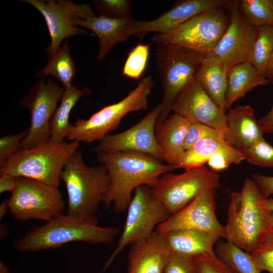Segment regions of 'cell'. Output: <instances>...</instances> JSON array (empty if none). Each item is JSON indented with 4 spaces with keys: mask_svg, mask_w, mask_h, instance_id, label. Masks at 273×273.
Returning <instances> with one entry per match:
<instances>
[{
    "mask_svg": "<svg viewBox=\"0 0 273 273\" xmlns=\"http://www.w3.org/2000/svg\"><path fill=\"white\" fill-rule=\"evenodd\" d=\"M48 59V64L39 70L36 76L41 77L53 76L62 83L65 88L71 86L75 75L76 66L70 54L68 39L65 40L63 46Z\"/></svg>",
    "mask_w": 273,
    "mask_h": 273,
    "instance_id": "83f0119b",
    "label": "cell"
},
{
    "mask_svg": "<svg viewBox=\"0 0 273 273\" xmlns=\"http://www.w3.org/2000/svg\"><path fill=\"white\" fill-rule=\"evenodd\" d=\"M91 93V90L87 87L79 89L73 85L65 88L60 99V104L51 119L50 141L61 143L66 139L72 126L69 120L72 108L81 98L88 96Z\"/></svg>",
    "mask_w": 273,
    "mask_h": 273,
    "instance_id": "484cf974",
    "label": "cell"
},
{
    "mask_svg": "<svg viewBox=\"0 0 273 273\" xmlns=\"http://www.w3.org/2000/svg\"><path fill=\"white\" fill-rule=\"evenodd\" d=\"M163 235L171 253L192 258L215 254L214 246L220 239L206 232L189 229L178 230Z\"/></svg>",
    "mask_w": 273,
    "mask_h": 273,
    "instance_id": "603a6c76",
    "label": "cell"
},
{
    "mask_svg": "<svg viewBox=\"0 0 273 273\" xmlns=\"http://www.w3.org/2000/svg\"><path fill=\"white\" fill-rule=\"evenodd\" d=\"M96 156L106 167L110 179L103 203L106 208L112 204L118 213L127 210L137 188L143 185L151 188L162 175L175 169L174 165L164 164L156 157L135 152H111Z\"/></svg>",
    "mask_w": 273,
    "mask_h": 273,
    "instance_id": "6da1fadb",
    "label": "cell"
},
{
    "mask_svg": "<svg viewBox=\"0 0 273 273\" xmlns=\"http://www.w3.org/2000/svg\"><path fill=\"white\" fill-rule=\"evenodd\" d=\"M153 85L151 76L143 77L138 85L120 101L104 107L87 119H77L72 124L66 139L86 143L100 142L118 127L126 115L148 109V98Z\"/></svg>",
    "mask_w": 273,
    "mask_h": 273,
    "instance_id": "52a82bcc",
    "label": "cell"
},
{
    "mask_svg": "<svg viewBox=\"0 0 273 273\" xmlns=\"http://www.w3.org/2000/svg\"><path fill=\"white\" fill-rule=\"evenodd\" d=\"M115 227L99 226L67 214H61L34 228L18 239L14 248L22 252H35L59 248L72 242L93 244L112 243L118 233Z\"/></svg>",
    "mask_w": 273,
    "mask_h": 273,
    "instance_id": "277c9868",
    "label": "cell"
},
{
    "mask_svg": "<svg viewBox=\"0 0 273 273\" xmlns=\"http://www.w3.org/2000/svg\"><path fill=\"white\" fill-rule=\"evenodd\" d=\"M190 122L173 114L156 129V138L161 158L167 164L175 165L184 152L185 141Z\"/></svg>",
    "mask_w": 273,
    "mask_h": 273,
    "instance_id": "7402d4cb",
    "label": "cell"
},
{
    "mask_svg": "<svg viewBox=\"0 0 273 273\" xmlns=\"http://www.w3.org/2000/svg\"><path fill=\"white\" fill-rule=\"evenodd\" d=\"M267 204L269 210L270 211H273V199L268 198Z\"/></svg>",
    "mask_w": 273,
    "mask_h": 273,
    "instance_id": "7dc6e473",
    "label": "cell"
},
{
    "mask_svg": "<svg viewBox=\"0 0 273 273\" xmlns=\"http://www.w3.org/2000/svg\"><path fill=\"white\" fill-rule=\"evenodd\" d=\"M170 254L164 235L155 231L149 238L131 245L127 273H162Z\"/></svg>",
    "mask_w": 273,
    "mask_h": 273,
    "instance_id": "d6986e66",
    "label": "cell"
},
{
    "mask_svg": "<svg viewBox=\"0 0 273 273\" xmlns=\"http://www.w3.org/2000/svg\"><path fill=\"white\" fill-rule=\"evenodd\" d=\"M230 23L229 13L217 10L199 14L176 28L152 37L154 43L183 47L205 56L211 53Z\"/></svg>",
    "mask_w": 273,
    "mask_h": 273,
    "instance_id": "9c48e42d",
    "label": "cell"
},
{
    "mask_svg": "<svg viewBox=\"0 0 273 273\" xmlns=\"http://www.w3.org/2000/svg\"><path fill=\"white\" fill-rule=\"evenodd\" d=\"M261 193L266 198L273 195V176H266L258 173L252 175Z\"/></svg>",
    "mask_w": 273,
    "mask_h": 273,
    "instance_id": "60d3db41",
    "label": "cell"
},
{
    "mask_svg": "<svg viewBox=\"0 0 273 273\" xmlns=\"http://www.w3.org/2000/svg\"><path fill=\"white\" fill-rule=\"evenodd\" d=\"M150 43H139L128 53L122 74L127 78L139 80L149 59Z\"/></svg>",
    "mask_w": 273,
    "mask_h": 273,
    "instance_id": "1f68e13d",
    "label": "cell"
},
{
    "mask_svg": "<svg viewBox=\"0 0 273 273\" xmlns=\"http://www.w3.org/2000/svg\"><path fill=\"white\" fill-rule=\"evenodd\" d=\"M215 255L234 273H261L250 253L226 241L217 245Z\"/></svg>",
    "mask_w": 273,
    "mask_h": 273,
    "instance_id": "f1b7e54d",
    "label": "cell"
},
{
    "mask_svg": "<svg viewBox=\"0 0 273 273\" xmlns=\"http://www.w3.org/2000/svg\"><path fill=\"white\" fill-rule=\"evenodd\" d=\"M271 228L273 230V211H271Z\"/></svg>",
    "mask_w": 273,
    "mask_h": 273,
    "instance_id": "681fc988",
    "label": "cell"
},
{
    "mask_svg": "<svg viewBox=\"0 0 273 273\" xmlns=\"http://www.w3.org/2000/svg\"><path fill=\"white\" fill-rule=\"evenodd\" d=\"M127 210L123 230L116 247L100 273L126 246L149 238L155 231V228L170 216L152 189L146 185L135 190Z\"/></svg>",
    "mask_w": 273,
    "mask_h": 273,
    "instance_id": "ba28073f",
    "label": "cell"
},
{
    "mask_svg": "<svg viewBox=\"0 0 273 273\" xmlns=\"http://www.w3.org/2000/svg\"><path fill=\"white\" fill-rule=\"evenodd\" d=\"M215 189L204 191L184 208L159 224L156 231L163 235L178 230L206 232L224 238V226L216 215Z\"/></svg>",
    "mask_w": 273,
    "mask_h": 273,
    "instance_id": "5bb4252c",
    "label": "cell"
},
{
    "mask_svg": "<svg viewBox=\"0 0 273 273\" xmlns=\"http://www.w3.org/2000/svg\"><path fill=\"white\" fill-rule=\"evenodd\" d=\"M227 82L226 110L229 109L246 94L257 86L267 84L269 80L260 74L249 62L246 61L229 69Z\"/></svg>",
    "mask_w": 273,
    "mask_h": 273,
    "instance_id": "d4e9b609",
    "label": "cell"
},
{
    "mask_svg": "<svg viewBox=\"0 0 273 273\" xmlns=\"http://www.w3.org/2000/svg\"><path fill=\"white\" fill-rule=\"evenodd\" d=\"M245 160L242 152L229 145L224 149L212 155L207 164L213 171H220L226 169L232 164L238 165Z\"/></svg>",
    "mask_w": 273,
    "mask_h": 273,
    "instance_id": "d590c367",
    "label": "cell"
},
{
    "mask_svg": "<svg viewBox=\"0 0 273 273\" xmlns=\"http://www.w3.org/2000/svg\"><path fill=\"white\" fill-rule=\"evenodd\" d=\"M263 76L273 82V52L266 65Z\"/></svg>",
    "mask_w": 273,
    "mask_h": 273,
    "instance_id": "ee69618b",
    "label": "cell"
},
{
    "mask_svg": "<svg viewBox=\"0 0 273 273\" xmlns=\"http://www.w3.org/2000/svg\"><path fill=\"white\" fill-rule=\"evenodd\" d=\"M273 1V0H272Z\"/></svg>",
    "mask_w": 273,
    "mask_h": 273,
    "instance_id": "f907efd6",
    "label": "cell"
},
{
    "mask_svg": "<svg viewBox=\"0 0 273 273\" xmlns=\"http://www.w3.org/2000/svg\"><path fill=\"white\" fill-rule=\"evenodd\" d=\"M233 0H181L168 11L151 21L134 20L131 36L142 39L148 33L169 32L199 14L217 10H227Z\"/></svg>",
    "mask_w": 273,
    "mask_h": 273,
    "instance_id": "e0dca14e",
    "label": "cell"
},
{
    "mask_svg": "<svg viewBox=\"0 0 273 273\" xmlns=\"http://www.w3.org/2000/svg\"><path fill=\"white\" fill-rule=\"evenodd\" d=\"M256 183L246 178L241 190L233 192L224 226L226 241L250 253L272 230L267 200Z\"/></svg>",
    "mask_w": 273,
    "mask_h": 273,
    "instance_id": "7a4b0ae2",
    "label": "cell"
},
{
    "mask_svg": "<svg viewBox=\"0 0 273 273\" xmlns=\"http://www.w3.org/2000/svg\"><path fill=\"white\" fill-rule=\"evenodd\" d=\"M7 202L12 216L21 221H48L63 214L65 209L58 188L23 177H19Z\"/></svg>",
    "mask_w": 273,
    "mask_h": 273,
    "instance_id": "30bf717a",
    "label": "cell"
},
{
    "mask_svg": "<svg viewBox=\"0 0 273 273\" xmlns=\"http://www.w3.org/2000/svg\"><path fill=\"white\" fill-rule=\"evenodd\" d=\"M239 10L245 20L258 28L264 25L273 26L272 0L239 1Z\"/></svg>",
    "mask_w": 273,
    "mask_h": 273,
    "instance_id": "4dcf8cb0",
    "label": "cell"
},
{
    "mask_svg": "<svg viewBox=\"0 0 273 273\" xmlns=\"http://www.w3.org/2000/svg\"><path fill=\"white\" fill-rule=\"evenodd\" d=\"M155 44L156 64L163 92L156 129L167 119L178 97L196 78L205 55L183 47Z\"/></svg>",
    "mask_w": 273,
    "mask_h": 273,
    "instance_id": "8992f818",
    "label": "cell"
},
{
    "mask_svg": "<svg viewBox=\"0 0 273 273\" xmlns=\"http://www.w3.org/2000/svg\"><path fill=\"white\" fill-rule=\"evenodd\" d=\"M95 7L100 16L123 19L131 17V2L128 0H96Z\"/></svg>",
    "mask_w": 273,
    "mask_h": 273,
    "instance_id": "e575fe53",
    "label": "cell"
},
{
    "mask_svg": "<svg viewBox=\"0 0 273 273\" xmlns=\"http://www.w3.org/2000/svg\"><path fill=\"white\" fill-rule=\"evenodd\" d=\"M259 121L264 133H273V105L269 112Z\"/></svg>",
    "mask_w": 273,
    "mask_h": 273,
    "instance_id": "7bdbcfd3",
    "label": "cell"
},
{
    "mask_svg": "<svg viewBox=\"0 0 273 273\" xmlns=\"http://www.w3.org/2000/svg\"><path fill=\"white\" fill-rule=\"evenodd\" d=\"M219 179V175L205 165L181 174L165 173L151 188L171 215L204 191L218 188Z\"/></svg>",
    "mask_w": 273,
    "mask_h": 273,
    "instance_id": "8fae6325",
    "label": "cell"
},
{
    "mask_svg": "<svg viewBox=\"0 0 273 273\" xmlns=\"http://www.w3.org/2000/svg\"><path fill=\"white\" fill-rule=\"evenodd\" d=\"M161 111L157 105L139 122L127 130L107 134L92 151L97 154L131 151L150 155L161 160L156 138V126Z\"/></svg>",
    "mask_w": 273,
    "mask_h": 273,
    "instance_id": "9a60e30c",
    "label": "cell"
},
{
    "mask_svg": "<svg viewBox=\"0 0 273 273\" xmlns=\"http://www.w3.org/2000/svg\"><path fill=\"white\" fill-rule=\"evenodd\" d=\"M200 273H234L215 254L196 258Z\"/></svg>",
    "mask_w": 273,
    "mask_h": 273,
    "instance_id": "ab89813d",
    "label": "cell"
},
{
    "mask_svg": "<svg viewBox=\"0 0 273 273\" xmlns=\"http://www.w3.org/2000/svg\"><path fill=\"white\" fill-rule=\"evenodd\" d=\"M22 2L37 9L46 22L51 37L50 44L46 49L48 58L58 51L63 39L87 33L73 24V18L84 20L96 16L91 6L87 4L77 5L68 0H24Z\"/></svg>",
    "mask_w": 273,
    "mask_h": 273,
    "instance_id": "4fadbf2b",
    "label": "cell"
},
{
    "mask_svg": "<svg viewBox=\"0 0 273 273\" xmlns=\"http://www.w3.org/2000/svg\"><path fill=\"white\" fill-rule=\"evenodd\" d=\"M0 273H11L7 265L2 261L0 262Z\"/></svg>",
    "mask_w": 273,
    "mask_h": 273,
    "instance_id": "bcb514c9",
    "label": "cell"
},
{
    "mask_svg": "<svg viewBox=\"0 0 273 273\" xmlns=\"http://www.w3.org/2000/svg\"><path fill=\"white\" fill-rule=\"evenodd\" d=\"M68 196L67 215L78 220L98 223L96 213L110 188V179L103 165L88 166L80 150L68 159L61 173Z\"/></svg>",
    "mask_w": 273,
    "mask_h": 273,
    "instance_id": "3957f363",
    "label": "cell"
},
{
    "mask_svg": "<svg viewBox=\"0 0 273 273\" xmlns=\"http://www.w3.org/2000/svg\"><path fill=\"white\" fill-rule=\"evenodd\" d=\"M226 126L225 141L241 152L264 138L259 121L250 105H238L231 109L226 114Z\"/></svg>",
    "mask_w": 273,
    "mask_h": 273,
    "instance_id": "ffe728a7",
    "label": "cell"
},
{
    "mask_svg": "<svg viewBox=\"0 0 273 273\" xmlns=\"http://www.w3.org/2000/svg\"><path fill=\"white\" fill-rule=\"evenodd\" d=\"M9 211L7 201H3L0 204V219H2Z\"/></svg>",
    "mask_w": 273,
    "mask_h": 273,
    "instance_id": "f6af8a7d",
    "label": "cell"
},
{
    "mask_svg": "<svg viewBox=\"0 0 273 273\" xmlns=\"http://www.w3.org/2000/svg\"><path fill=\"white\" fill-rule=\"evenodd\" d=\"M134 20L132 17L114 19L96 16L84 20L74 17L72 22L75 26L88 29L97 35L99 41L97 59L100 60L114 45L125 41L131 36L130 29Z\"/></svg>",
    "mask_w": 273,
    "mask_h": 273,
    "instance_id": "44dd1931",
    "label": "cell"
},
{
    "mask_svg": "<svg viewBox=\"0 0 273 273\" xmlns=\"http://www.w3.org/2000/svg\"><path fill=\"white\" fill-rule=\"evenodd\" d=\"M249 163L261 167H273V147L264 138L242 152Z\"/></svg>",
    "mask_w": 273,
    "mask_h": 273,
    "instance_id": "d6a6232c",
    "label": "cell"
},
{
    "mask_svg": "<svg viewBox=\"0 0 273 273\" xmlns=\"http://www.w3.org/2000/svg\"><path fill=\"white\" fill-rule=\"evenodd\" d=\"M225 133L218 129L199 122H190L185 141V151L196 142L205 139L224 140Z\"/></svg>",
    "mask_w": 273,
    "mask_h": 273,
    "instance_id": "8d00e7d4",
    "label": "cell"
},
{
    "mask_svg": "<svg viewBox=\"0 0 273 273\" xmlns=\"http://www.w3.org/2000/svg\"><path fill=\"white\" fill-rule=\"evenodd\" d=\"M28 129L18 133L3 136L0 139V167L11 157L22 149L21 142L27 135Z\"/></svg>",
    "mask_w": 273,
    "mask_h": 273,
    "instance_id": "f35d334b",
    "label": "cell"
},
{
    "mask_svg": "<svg viewBox=\"0 0 273 273\" xmlns=\"http://www.w3.org/2000/svg\"><path fill=\"white\" fill-rule=\"evenodd\" d=\"M162 273H200L196 258L171 253Z\"/></svg>",
    "mask_w": 273,
    "mask_h": 273,
    "instance_id": "74e56055",
    "label": "cell"
},
{
    "mask_svg": "<svg viewBox=\"0 0 273 273\" xmlns=\"http://www.w3.org/2000/svg\"><path fill=\"white\" fill-rule=\"evenodd\" d=\"M172 111L190 122L205 124L225 134L228 132L226 114L213 101L196 78L178 97Z\"/></svg>",
    "mask_w": 273,
    "mask_h": 273,
    "instance_id": "ac0fdd59",
    "label": "cell"
},
{
    "mask_svg": "<svg viewBox=\"0 0 273 273\" xmlns=\"http://www.w3.org/2000/svg\"><path fill=\"white\" fill-rule=\"evenodd\" d=\"M42 77L21 102V106L28 109L30 117L28 134L21 143L22 149L50 140L51 119L65 89L52 80Z\"/></svg>",
    "mask_w": 273,
    "mask_h": 273,
    "instance_id": "7c38bea8",
    "label": "cell"
},
{
    "mask_svg": "<svg viewBox=\"0 0 273 273\" xmlns=\"http://www.w3.org/2000/svg\"><path fill=\"white\" fill-rule=\"evenodd\" d=\"M79 147V142L50 140L22 149L0 167L1 174L33 179L59 188L63 169Z\"/></svg>",
    "mask_w": 273,
    "mask_h": 273,
    "instance_id": "5b68a950",
    "label": "cell"
},
{
    "mask_svg": "<svg viewBox=\"0 0 273 273\" xmlns=\"http://www.w3.org/2000/svg\"><path fill=\"white\" fill-rule=\"evenodd\" d=\"M19 177L7 174H1L0 193L14 190L18 183Z\"/></svg>",
    "mask_w": 273,
    "mask_h": 273,
    "instance_id": "b9f144b4",
    "label": "cell"
},
{
    "mask_svg": "<svg viewBox=\"0 0 273 273\" xmlns=\"http://www.w3.org/2000/svg\"><path fill=\"white\" fill-rule=\"evenodd\" d=\"M239 1H234L227 11L229 26L210 53L226 69L247 61L257 34V28L250 24L241 14Z\"/></svg>",
    "mask_w": 273,
    "mask_h": 273,
    "instance_id": "2e32d148",
    "label": "cell"
},
{
    "mask_svg": "<svg viewBox=\"0 0 273 273\" xmlns=\"http://www.w3.org/2000/svg\"><path fill=\"white\" fill-rule=\"evenodd\" d=\"M228 69L211 54L205 56L196 79L213 101L225 112Z\"/></svg>",
    "mask_w": 273,
    "mask_h": 273,
    "instance_id": "cb8c5ba5",
    "label": "cell"
},
{
    "mask_svg": "<svg viewBox=\"0 0 273 273\" xmlns=\"http://www.w3.org/2000/svg\"><path fill=\"white\" fill-rule=\"evenodd\" d=\"M272 52L273 26L264 25L258 27L247 61L263 76Z\"/></svg>",
    "mask_w": 273,
    "mask_h": 273,
    "instance_id": "f546056e",
    "label": "cell"
},
{
    "mask_svg": "<svg viewBox=\"0 0 273 273\" xmlns=\"http://www.w3.org/2000/svg\"><path fill=\"white\" fill-rule=\"evenodd\" d=\"M1 227L2 228H1V238L2 239L6 235L4 232L6 233L7 229H6V225H1Z\"/></svg>",
    "mask_w": 273,
    "mask_h": 273,
    "instance_id": "c3c4849f",
    "label": "cell"
},
{
    "mask_svg": "<svg viewBox=\"0 0 273 273\" xmlns=\"http://www.w3.org/2000/svg\"><path fill=\"white\" fill-rule=\"evenodd\" d=\"M230 145L225 140L208 138L201 140L186 150L179 161L174 165L175 169L190 170L201 167L214 154Z\"/></svg>",
    "mask_w": 273,
    "mask_h": 273,
    "instance_id": "4316f807",
    "label": "cell"
},
{
    "mask_svg": "<svg viewBox=\"0 0 273 273\" xmlns=\"http://www.w3.org/2000/svg\"><path fill=\"white\" fill-rule=\"evenodd\" d=\"M250 254L261 272L266 271L273 273V230L265 236Z\"/></svg>",
    "mask_w": 273,
    "mask_h": 273,
    "instance_id": "836d02e7",
    "label": "cell"
}]
</instances>
